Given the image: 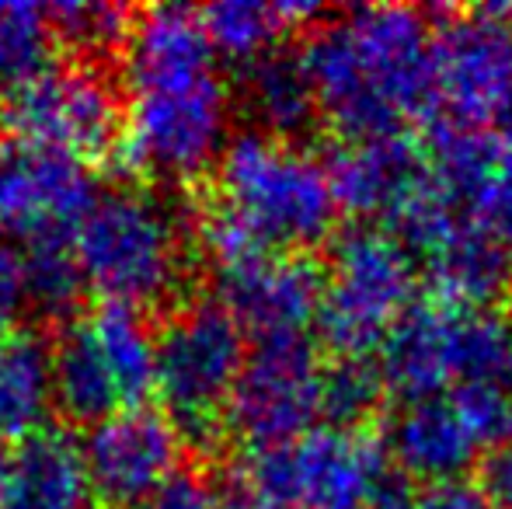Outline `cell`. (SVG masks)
<instances>
[{
    "label": "cell",
    "mask_w": 512,
    "mask_h": 509,
    "mask_svg": "<svg viewBox=\"0 0 512 509\" xmlns=\"http://www.w3.org/2000/svg\"><path fill=\"white\" fill-rule=\"evenodd\" d=\"M432 39L422 11L373 4L314 25L300 49L321 123L338 140H384L429 119L439 105Z\"/></svg>",
    "instance_id": "obj_1"
},
{
    "label": "cell",
    "mask_w": 512,
    "mask_h": 509,
    "mask_svg": "<svg viewBox=\"0 0 512 509\" xmlns=\"http://www.w3.org/2000/svg\"><path fill=\"white\" fill-rule=\"evenodd\" d=\"M199 238L216 265L248 255H310L335 238L338 203L321 157L269 133L227 140L199 189Z\"/></svg>",
    "instance_id": "obj_2"
},
{
    "label": "cell",
    "mask_w": 512,
    "mask_h": 509,
    "mask_svg": "<svg viewBox=\"0 0 512 509\" xmlns=\"http://www.w3.org/2000/svg\"><path fill=\"white\" fill-rule=\"evenodd\" d=\"M154 185H119L95 199L74 231L88 290L143 314L189 300L192 224Z\"/></svg>",
    "instance_id": "obj_3"
},
{
    "label": "cell",
    "mask_w": 512,
    "mask_h": 509,
    "mask_svg": "<svg viewBox=\"0 0 512 509\" xmlns=\"http://www.w3.org/2000/svg\"><path fill=\"white\" fill-rule=\"evenodd\" d=\"M248 335L216 297H196L171 307L154 332L157 394L175 422L185 450L203 464H220L230 440L227 401L248 363Z\"/></svg>",
    "instance_id": "obj_4"
},
{
    "label": "cell",
    "mask_w": 512,
    "mask_h": 509,
    "mask_svg": "<svg viewBox=\"0 0 512 509\" xmlns=\"http://www.w3.org/2000/svg\"><path fill=\"white\" fill-rule=\"evenodd\" d=\"M230 84L220 67L129 88L119 157L133 175L189 185L216 168L227 147Z\"/></svg>",
    "instance_id": "obj_5"
},
{
    "label": "cell",
    "mask_w": 512,
    "mask_h": 509,
    "mask_svg": "<svg viewBox=\"0 0 512 509\" xmlns=\"http://www.w3.org/2000/svg\"><path fill=\"white\" fill-rule=\"evenodd\" d=\"M328 248L314 339L331 356H373L415 300L418 262L384 224H349L335 231Z\"/></svg>",
    "instance_id": "obj_6"
},
{
    "label": "cell",
    "mask_w": 512,
    "mask_h": 509,
    "mask_svg": "<svg viewBox=\"0 0 512 509\" xmlns=\"http://www.w3.org/2000/svg\"><path fill=\"white\" fill-rule=\"evenodd\" d=\"M244 471L272 509H370L394 464L366 429L321 426L290 447L251 454Z\"/></svg>",
    "instance_id": "obj_7"
},
{
    "label": "cell",
    "mask_w": 512,
    "mask_h": 509,
    "mask_svg": "<svg viewBox=\"0 0 512 509\" xmlns=\"http://www.w3.org/2000/svg\"><path fill=\"white\" fill-rule=\"evenodd\" d=\"M321 422V356L314 335L255 339L227 401V433L251 454L290 447Z\"/></svg>",
    "instance_id": "obj_8"
},
{
    "label": "cell",
    "mask_w": 512,
    "mask_h": 509,
    "mask_svg": "<svg viewBox=\"0 0 512 509\" xmlns=\"http://www.w3.org/2000/svg\"><path fill=\"white\" fill-rule=\"evenodd\" d=\"M7 136L60 150L81 164L119 154L126 133V102L102 67L67 63L0 105Z\"/></svg>",
    "instance_id": "obj_9"
},
{
    "label": "cell",
    "mask_w": 512,
    "mask_h": 509,
    "mask_svg": "<svg viewBox=\"0 0 512 509\" xmlns=\"http://www.w3.org/2000/svg\"><path fill=\"white\" fill-rule=\"evenodd\" d=\"M102 196L88 164L60 150L4 136L0 140V238L32 245L70 238Z\"/></svg>",
    "instance_id": "obj_10"
},
{
    "label": "cell",
    "mask_w": 512,
    "mask_h": 509,
    "mask_svg": "<svg viewBox=\"0 0 512 509\" xmlns=\"http://www.w3.org/2000/svg\"><path fill=\"white\" fill-rule=\"evenodd\" d=\"M436 95L450 119L492 123L512 91V7H478L450 14L432 39Z\"/></svg>",
    "instance_id": "obj_11"
},
{
    "label": "cell",
    "mask_w": 512,
    "mask_h": 509,
    "mask_svg": "<svg viewBox=\"0 0 512 509\" xmlns=\"http://www.w3.org/2000/svg\"><path fill=\"white\" fill-rule=\"evenodd\" d=\"M182 436L157 408H129L84 429L81 454L95 503L143 509L150 496L182 468Z\"/></svg>",
    "instance_id": "obj_12"
},
{
    "label": "cell",
    "mask_w": 512,
    "mask_h": 509,
    "mask_svg": "<svg viewBox=\"0 0 512 509\" xmlns=\"http://www.w3.org/2000/svg\"><path fill=\"white\" fill-rule=\"evenodd\" d=\"M429 175L453 210L512 248V150L495 133L457 119H432L422 140Z\"/></svg>",
    "instance_id": "obj_13"
},
{
    "label": "cell",
    "mask_w": 512,
    "mask_h": 509,
    "mask_svg": "<svg viewBox=\"0 0 512 509\" xmlns=\"http://www.w3.org/2000/svg\"><path fill=\"white\" fill-rule=\"evenodd\" d=\"M328 272L314 255H248L216 265V300L234 314L248 342L310 335L324 304Z\"/></svg>",
    "instance_id": "obj_14"
},
{
    "label": "cell",
    "mask_w": 512,
    "mask_h": 509,
    "mask_svg": "<svg viewBox=\"0 0 512 509\" xmlns=\"http://www.w3.org/2000/svg\"><path fill=\"white\" fill-rule=\"evenodd\" d=\"M471 307L446 300H411L408 311L387 332L380 346V374L387 391L405 401L443 398L464 381V325Z\"/></svg>",
    "instance_id": "obj_15"
},
{
    "label": "cell",
    "mask_w": 512,
    "mask_h": 509,
    "mask_svg": "<svg viewBox=\"0 0 512 509\" xmlns=\"http://www.w3.org/2000/svg\"><path fill=\"white\" fill-rule=\"evenodd\" d=\"M338 210L387 220L429 182V157L408 133L384 140H335L321 154Z\"/></svg>",
    "instance_id": "obj_16"
},
{
    "label": "cell",
    "mask_w": 512,
    "mask_h": 509,
    "mask_svg": "<svg viewBox=\"0 0 512 509\" xmlns=\"http://www.w3.org/2000/svg\"><path fill=\"white\" fill-rule=\"evenodd\" d=\"M384 447L394 468L408 482L422 485L457 482L478 464V454L485 450L446 394L405 401L387 426Z\"/></svg>",
    "instance_id": "obj_17"
},
{
    "label": "cell",
    "mask_w": 512,
    "mask_h": 509,
    "mask_svg": "<svg viewBox=\"0 0 512 509\" xmlns=\"http://www.w3.org/2000/svg\"><path fill=\"white\" fill-rule=\"evenodd\" d=\"M4 509H95L81 440L70 429H39L18 440L7 461Z\"/></svg>",
    "instance_id": "obj_18"
},
{
    "label": "cell",
    "mask_w": 512,
    "mask_h": 509,
    "mask_svg": "<svg viewBox=\"0 0 512 509\" xmlns=\"http://www.w3.org/2000/svg\"><path fill=\"white\" fill-rule=\"evenodd\" d=\"M53 412L67 426H98L129 412L119 377L108 367L88 314L67 321L53 335Z\"/></svg>",
    "instance_id": "obj_19"
},
{
    "label": "cell",
    "mask_w": 512,
    "mask_h": 509,
    "mask_svg": "<svg viewBox=\"0 0 512 509\" xmlns=\"http://www.w3.org/2000/svg\"><path fill=\"white\" fill-rule=\"evenodd\" d=\"M237 81H241L237 84L241 105L248 109L258 133H269L286 143H300L321 123L314 81L307 74L304 56L293 53V49H269L265 56H258L248 67L237 70Z\"/></svg>",
    "instance_id": "obj_20"
},
{
    "label": "cell",
    "mask_w": 512,
    "mask_h": 509,
    "mask_svg": "<svg viewBox=\"0 0 512 509\" xmlns=\"http://www.w3.org/2000/svg\"><path fill=\"white\" fill-rule=\"evenodd\" d=\"M432 297L453 307L492 311L495 300L509 297L512 286V248L488 238L485 231L464 224L439 248L418 258Z\"/></svg>",
    "instance_id": "obj_21"
},
{
    "label": "cell",
    "mask_w": 512,
    "mask_h": 509,
    "mask_svg": "<svg viewBox=\"0 0 512 509\" xmlns=\"http://www.w3.org/2000/svg\"><path fill=\"white\" fill-rule=\"evenodd\" d=\"M53 412V335L18 325L0 335V443L46 429Z\"/></svg>",
    "instance_id": "obj_22"
},
{
    "label": "cell",
    "mask_w": 512,
    "mask_h": 509,
    "mask_svg": "<svg viewBox=\"0 0 512 509\" xmlns=\"http://www.w3.org/2000/svg\"><path fill=\"white\" fill-rule=\"evenodd\" d=\"M199 14H203L206 35L213 42L216 56H223V60L241 70L251 60L265 56L269 49L283 46V35L290 28H314V21L324 11L307 4H255V0H241V4L203 7Z\"/></svg>",
    "instance_id": "obj_23"
},
{
    "label": "cell",
    "mask_w": 512,
    "mask_h": 509,
    "mask_svg": "<svg viewBox=\"0 0 512 509\" xmlns=\"http://www.w3.org/2000/svg\"><path fill=\"white\" fill-rule=\"evenodd\" d=\"M21 276H25V300L35 325L63 328L81 318V304L88 297V279L74 255L70 238H42L21 245Z\"/></svg>",
    "instance_id": "obj_24"
},
{
    "label": "cell",
    "mask_w": 512,
    "mask_h": 509,
    "mask_svg": "<svg viewBox=\"0 0 512 509\" xmlns=\"http://www.w3.org/2000/svg\"><path fill=\"white\" fill-rule=\"evenodd\" d=\"M147 318L150 314L126 304H112V300H102L88 311L95 339L102 346L108 367L119 377L129 408H143L150 394L157 391V353Z\"/></svg>",
    "instance_id": "obj_25"
},
{
    "label": "cell",
    "mask_w": 512,
    "mask_h": 509,
    "mask_svg": "<svg viewBox=\"0 0 512 509\" xmlns=\"http://www.w3.org/2000/svg\"><path fill=\"white\" fill-rule=\"evenodd\" d=\"M60 42L39 4H0V105L60 67Z\"/></svg>",
    "instance_id": "obj_26"
},
{
    "label": "cell",
    "mask_w": 512,
    "mask_h": 509,
    "mask_svg": "<svg viewBox=\"0 0 512 509\" xmlns=\"http://www.w3.org/2000/svg\"><path fill=\"white\" fill-rule=\"evenodd\" d=\"M60 49L74 53L77 63L102 67L122 60V49L133 32L136 11L122 4H56L46 7Z\"/></svg>",
    "instance_id": "obj_27"
},
{
    "label": "cell",
    "mask_w": 512,
    "mask_h": 509,
    "mask_svg": "<svg viewBox=\"0 0 512 509\" xmlns=\"http://www.w3.org/2000/svg\"><path fill=\"white\" fill-rule=\"evenodd\" d=\"M387 381L373 356H331L321 363V422L356 433L384 408Z\"/></svg>",
    "instance_id": "obj_28"
},
{
    "label": "cell",
    "mask_w": 512,
    "mask_h": 509,
    "mask_svg": "<svg viewBox=\"0 0 512 509\" xmlns=\"http://www.w3.org/2000/svg\"><path fill=\"white\" fill-rule=\"evenodd\" d=\"M453 405L464 415V422L471 426V433L478 436L481 447H502L512 440V391L506 384H460L453 387Z\"/></svg>",
    "instance_id": "obj_29"
},
{
    "label": "cell",
    "mask_w": 512,
    "mask_h": 509,
    "mask_svg": "<svg viewBox=\"0 0 512 509\" xmlns=\"http://www.w3.org/2000/svg\"><path fill=\"white\" fill-rule=\"evenodd\" d=\"M143 509H223L209 464H182Z\"/></svg>",
    "instance_id": "obj_30"
},
{
    "label": "cell",
    "mask_w": 512,
    "mask_h": 509,
    "mask_svg": "<svg viewBox=\"0 0 512 509\" xmlns=\"http://www.w3.org/2000/svg\"><path fill=\"white\" fill-rule=\"evenodd\" d=\"M28 311L25 276H21V255L14 248L0 245V335L14 332L21 325V314Z\"/></svg>",
    "instance_id": "obj_31"
},
{
    "label": "cell",
    "mask_w": 512,
    "mask_h": 509,
    "mask_svg": "<svg viewBox=\"0 0 512 509\" xmlns=\"http://www.w3.org/2000/svg\"><path fill=\"white\" fill-rule=\"evenodd\" d=\"M474 485L492 509H512V440L502 443V447H492L481 457Z\"/></svg>",
    "instance_id": "obj_32"
},
{
    "label": "cell",
    "mask_w": 512,
    "mask_h": 509,
    "mask_svg": "<svg viewBox=\"0 0 512 509\" xmlns=\"http://www.w3.org/2000/svg\"><path fill=\"white\" fill-rule=\"evenodd\" d=\"M411 509H492L488 499L481 496V489L467 478L457 482H439V485H422L415 492Z\"/></svg>",
    "instance_id": "obj_33"
},
{
    "label": "cell",
    "mask_w": 512,
    "mask_h": 509,
    "mask_svg": "<svg viewBox=\"0 0 512 509\" xmlns=\"http://www.w3.org/2000/svg\"><path fill=\"white\" fill-rule=\"evenodd\" d=\"M492 133L499 136L502 143H506V147L512 150V91L506 98H502V105L499 109H495V116H492Z\"/></svg>",
    "instance_id": "obj_34"
},
{
    "label": "cell",
    "mask_w": 512,
    "mask_h": 509,
    "mask_svg": "<svg viewBox=\"0 0 512 509\" xmlns=\"http://www.w3.org/2000/svg\"><path fill=\"white\" fill-rule=\"evenodd\" d=\"M7 461H11V450L0 443V509H4V489H7Z\"/></svg>",
    "instance_id": "obj_35"
},
{
    "label": "cell",
    "mask_w": 512,
    "mask_h": 509,
    "mask_svg": "<svg viewBox=\"0 0 512 509\" xmlns=\"http://www.w3.org/2000/svg\"><path fill=\"white\" fill-rule=\"evenodd\" d=\"M509 307H512V286H509Z\"/></svg>",
    "instance_id": "obj_36"
},
{
    "label": "cell",
    "mask_w": 512,
    "mask_h": 509,
    "mask_svg": "<svg viewBox=\"0 0 512 509\" xmlns=\"http://www.w3.org/2000/svg\"><path fill=\"white\" fill-rule=\"evenodd\" d=\"M509 391H512V377H509Z\"/></svg>",
    "instance_id": "obj_37"
}]
</instances>
